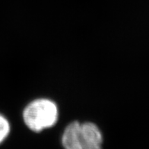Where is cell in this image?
<instances>
[{"label":"cell","mask_w":149,"mask_h":149,"mask_svg":"<svg viewBox=\"0 0 149 149\" xmlns=\"http://www.w3.org/2000/svg\"><path fill=\"white\" fill-rule=\"evenodd\" d=\"M62 144L65 149H83L79 122L74 121L67 126L62 136Z\"/></svg>","instance_id":"3"},{"label":"cell","mask_w":149,"mask_h":149,"mask_svg":"<svg viewBox=\"0 0 149 149\" xmlns=\"http://www.w3.org/2000/svg\"><path fill=\"white\" fill-rule=\"evenodd\" d=\"M59 111L55 103L48 99H37L30 103L23 113L24 123L33 132L43 131L53 126L58 120Z\"/></svg>","instance_id":"1"},{"label":"cell","mask_w":149,"mask_h":149,"mask_svg":"<svg viewBox=\"0 0 149 149\" xmlns=\"http://www.w3.org/2000/svg\"><path fill=\"white\" fill-rule=\"evenodd\" d=\"M81 138L83 149H102V133L93 123L81 124Z\"/></svg>","instance_id":"2"},{"label":"cell","mask_w":149,"mask_h":149,"mask_svg":"<svg viewBox=\"0 0 149 149\" xmlns=\"http://www.w3.org/2000/svg\"><path fill=\"white\" fill-rule=\"evenodd\" d=\"M10 132V124L5 116L0 114V144L4 141Z\"/></svg>","instance_id":"4"}]
</instances>
